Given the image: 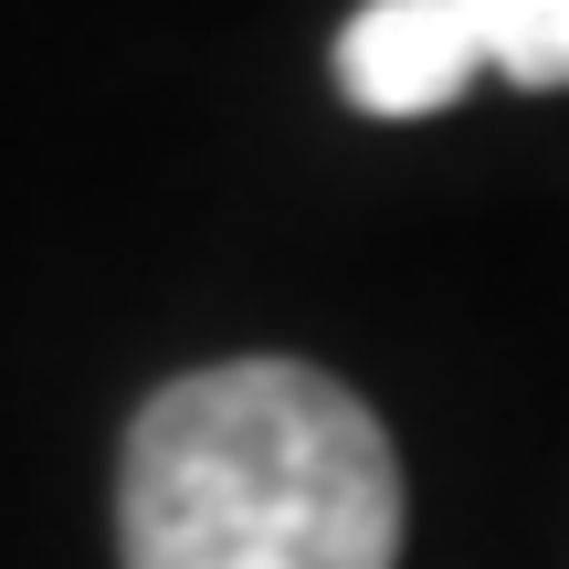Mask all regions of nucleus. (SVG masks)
<instances>
[{
	"label": "nucleus",
	"instance_id": "obj_2",
	"mask_svg": "<svg viewBox=\"0 0 569 569\" xmlns=\"http://www.w3.org/2000/svg\"><path fill=\"white\" fill-rule=\"evenodd\" d=\"M465 74L569 84V0H359L338 32V96L359 117H432Z\"/></svg>",
	"mask_w": 569,
	"mask_h": 569
},
{
	"label": "nucleus",
	"instance_id": "obj_1",
	"mask_svg": "<svg viewBox=\"0 0 569 569\" xmlns=\"http://www.w3.org/2000/svg\"><path fill=\"white\" fill-rule=\"evenodd\" d=\"M117 549L127 569H390V432L306 359L190 369L127 432Z\"/></svg>",
	"mask_w": 569,
	"mask_h": 569
}]
</instances>
